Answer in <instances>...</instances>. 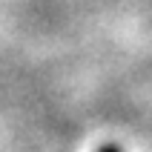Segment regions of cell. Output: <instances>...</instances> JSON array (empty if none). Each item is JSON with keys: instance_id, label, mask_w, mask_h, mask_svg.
Listing matches in <instances>:
<instances>
[{"instance_id": "1", "label": "cell", "mask_w": 152, "mask_h": 152, "mask_svg": "<svg viewBox=\"0 0 152 152\" xmlns=\"http://www.w3.org/2000/svg\"><path fill=\"white\" fill-rule=\"evenodd\" d=\"M98 152H121V146H115V144H106V146H101Z\"/></svg>"}]
</instances>
